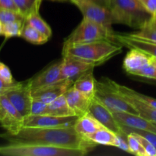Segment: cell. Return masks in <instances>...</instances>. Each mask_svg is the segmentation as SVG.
Masks as SVG:
<instances>
[{"label":"cell","instance_id":"cell-22","mask_svg":"<svg viewBox=\"0 0 156 156\" xmlns=\"http://www.w3.org/2000/svg\"><path fill=\"white\" fill-rule=\"evenodd\" d=\"M117 134L108 128L103 126L98 129L95 133L88 136L87 138L97 145L114 146Z\"/></svg>","mask_w":156,"mask_h":156},{"label":"cell","instance_id":"cell-11","mask_svg":"<svg viewBox=\"0 0 156 156\" xmlns=\"http://www.w3.org/2000/svg\"><path fill=\"white\" fill-rule=\"evenodd\" d=\"M88 113L91 114L102 126L113 131L117 135H127L123 131L121 125L115 119L112 111L94 98L90 104Z\"/></svg>","mask_w":156,"mask_h":156},{"label":"cell","instance_id":"cell-2","mask_svg":"<svg viewBox=\"0 0 156 156\" xmlns=\"http://www.w3.org/2000/svg\"><path fill=\"white\" fill-rule=\"evenodd\" d=\"M123 46L111 41H97L85 44L63 46L62 54L91 64L94 67L120 54Z\"/></svg>","mask_w":156,"mask_h":156},{"label":"cell","instance_id":"cell-32","mask_svg":"<svg viewBox=\"0 0 156 156\" xmlns=\"http://www.w3.org/2000/svg\"><path fill=\"white\" fill-rule=\"evenodd\" d=\"M122 128H123V131H124L126 134L129 133L130 132H134L136 133L140 134L142 136H143L144 138H146V140H149L151 143H152V144L156 147V133H152L147 130H143V129H134V128L128 127V126H122Z\"/></svg>","mask_w":156,"mask_h":156},{"label":"cell","instance_id":"cell-4","mask_svg":"<svg viewBox=\"0 0 156 156\" xmlns=\"http://www.w3.org/2000/svg\"><path fill=\"white\" fill-rule=\"evenodd\" d=\"M114 24L140 29L151 16L139 0H112L111 5Z\"/></svg>","mask_w":156,"mask_h":156},{"label":"cell","instance_id":"cell-29","mask_svg":"<svg viewBox=\"0 0 156 156\" xmlns=\"http://www.w3.org/2000/svg\"><path fill=\"white\" fill-rule=\"evenodd\" d=\"M24 24H25V20L16 21L2 24V35L4 36L6 39L13 37H21Z\"/></svg>","mask_w":156,"mask_h":156},{"label":"cell","instance_id":"cell-5","mask_svg":"<svg viewBox=\"0 0 156 156\" xmlns=\"http://www.w3.org/2000/svg\"><path fill=\"white\" fill-rule=\"evenodd\" d=\"M94 98L109 108L112 112H125L139 114L138 111L129 103L116 87L115 82L108 78L96 81Z\"/></svg>","mask_w":156,"mask_h":156},{"label":"cell","instance_id":"cell-8","mask_svg":"<svg viewBox=\"0 0 156 156\" xmlns=\"http://www.w3.org/2000/svg\"><path fill=\"white\" fill-rule=\"evenodd\" d=\"M24 118L6 95L0 93V124L11 135L18 133L24 126Z\"/></svg>","mask_w":156,"mask_h":156},{"label":"cell","instance_id":"cell-9","mask_svg":"<svg viewBox=\"0 0 156 156\" xmlns=\"http://www.w3.org/2000/svg\"><path fill=\"white\" fill-rule=\"evenodd\" d=\"M76 5L83 15V18L101 24L104 27L112 28L114 24L112 13L108 8L86 0H69Z\"/></svg>","mask_w":156,"mask_h":156},{"label":"cell","instance_id":"cell-27","mask_svg":"<svg viewBox=\"0 0 156 156\" xmlns=\"http://www.w3.org/2000/svg\"><path fill=\"white\" fill-rule=\"evenodd\" d=\"M115 85L117 89L120 92L123 93V94H126V95H129L130 97L134 98L140 101L143 103L147 105L148 106L152 107V108H155L156 109V99L154 98L149 97V96L145 95V94H141V93L137 92V91H134V90L131 89V88H128V87L124 86V85H119L117 82H115Z\"/></svg>","mask_w":156,"mask_h":156},{"label":"cell","instance_id":"cell-33","mask_svg":"<svg viewBox=\"0 0 156 156\" xmlns=\"http://www.w3.org/2000/svg\"><path fill=\"white\" fill-rule=\"evenodd\" d=\"M130 133H132L136 137V139L139 140V142L141 143L142 146L144 148L145 151H146L147 156H156V147L152 144V143H151L149 140H147L146 138L142 136L140 134L136 133L134 132Z\"/></svg>","mask_w":156,"mask_h":156},{"label":"cell","instance_id":"cell-35","mask_svg":"<svg viewBox=\"0 0 156 156\" xmlns=\"http://www.w3.org/2000/svg\"><path fill=\"white\" fill-rule=\"evenodd\" d=\"M0 78L4 81L5 83L7 84H12L15 83V81L14 80L13 76H12L11 70L7 66L5 63L2 62L0 61Z\"/></svg>","mask_w":156,"mask_h":156},{"label":"cell","instance_id":"cell-41","mask_svg":"<svg viewBox=\"0 0 156 156\" xmlns=\"http://www.w3.org/2000/svg\"><path fill=\"white\" fill-rule=\"evenodd\" d=\"M2 23L0 22V36L2 35Z\"/></svg>","mask_w":156,"mask_h":156},{"label":"cell","instance_id":"cell-13","mask_svg":"<svg viewBox=\"0 0 156 156\" xmlns=\"http://www.w3.org/2000/svg\"><path fill=\"white\" fill-rule=\"evenodd\" d=\"M64 80L62 77V59L52 64L32 79H29L32 90L57 83Z\"/></svg>","mask_w":156,"mask_h":156},{"label":"cell","instance_id":"cell-37","mask_svg":"<svg viewBox=\"0 0 156 156\" xmlns=\"http://www.w3.org/2000/svg\"><path fill=\"white\" fill-rule=\"evenodd\" d=\"M139 2L151 15L156 12V0H139Z\"/></svg>","mask_w":156,"mask_h":156},{"label":"cell","instance_id":"cell-45","mask_svg":"<svg viewBox=\"0 0 156 156\" xmlns=\"http://www.w3.org/2000/svg\"><path fill=\"white\" fill-rule=\"evenodd\" d=\"M152 123H153V122H152ZM154 123V125H155V126H156V123Z\"/></svg>","mask_w":156,"mask_h":156},{"label":"cell","instance_id":"cell-7","mask_svg":"<svg viewBox=\"0 0 156 156\" xmlns=\"http://www.w3.org/2000/svg\"><path fill=\"white\" fill-rule=\"evenodd\" d=\"M3 94H5L24 118L30 115L33 98L28 80L24 82H17Z\"/></svg>","mask_w":156,"mask_h":156},{"label":"cell","instance_id":"cell-19","mask_svg":"<svg viewBox=\"0 0 156 156\" xmlns=\"http://www.w3.org/2000/svg\"><path fill=\"white\" fill-rule=\"evenodd\" d=\"M73 86L88 99L92 100L96 90V80L93 75V69L87 72L76 79Z\"/></svg>","mask_w":156,"mask_h":156},{"label":"cell","instance_id":"cell-28","mask_svg":"<svg viewBox=\"0 0 156 156\" xmlns=\"http://www.w3.org/2000/svg\"><path fill=\"white\" fill-rule=\"evenodd\" d=\"M43 0H14L18 11L27 18L34 12H39Z\"/></svg>","mask_w":156,"mask_h":156},{"label":"cell","instance_id":"cell-43","mask_svg":"<svg viewBox=\"0 0 156 156\" xmlns=\"http://www.w3.org/2000/svg\"><path fill=\"white\" fill-rule=\"evenodd\" d=\"M152 18H155V19H156V12H155V14H154V15H152Z\"/></svg>","mask_w":156,"mask_h":156},{"label":"cell","instance_id":"cell-26","mask_svg":"<svg viewBox=\"0 0 156 156\" xmlns=\"http://www.w3.org/2000/svg\"><path fill=\"white\" fill-rule=\"evenodd\" d=\"M25 22L27 24H30L31 27H33L34 28L37 29V30H39L40 32H41L42 34H44L45 36H47V37L50 38L52 35V30L50 28V27L49 26V24L43 19L42 18L40 15L39 12H34V13L30 14L26 18Z\"/></svg>","mask_w":156,"mask_h":156},{"label":"cell","instance_id":"cell-1","mask_svg":"<svg viewBox=\"0 0 156 156\" xmlns=\"http://www.w3.org/2000/svg\"><path fill=\"white\" fill-rule=\"evenodd\" d=\"M0 137L9 143H31L67 149H78L89 152L97 144L78 133L74 126L66 127H27L23 126L15 135L7 132Z\"/></svg>","mask_w":156,"mask_h":156},{"label":"cell","instance_id":"cell-14","mask_svg":"<svg viewBox=\"0 0 156 156\" xmlns=\"http://www.w3.org/2000/svg\"><path fill=\"white\" fill-rule=\"evenodd\" d=\"M73 85V82L68 80L60 81L53 85L32 90V98L48 105L65 94L66 91Z\"/></svg>","mask_w":156,"mask_h":156},{"label":"cell","instance_id":"cell-34","mask_svg":"<svg viewBox=\"0 0 156 156\" xmlns=\"http://www.w3.org/2000/svg\"><path fill=\"white\" fill-rule=\"evenodd\" d=\"M47 104L41 101L33 99L30 115H46L47 112Z\"/></svg>","mask_w":156,"mask_h":156},{"label":"cell","instance_id":"cell-39","mask_svg":"<svg viewBox=\"0 0 156 156\" xmlns=\"http://www.w3.org/2000/svg\"><path fill=\"white\" fill-rule=\"evenodd\" d=\"M86 1L91 2H94L95 4L99 5H101L103 7L108 8V9H111V1L112 0H86Z\"/></svg>","mask_w":156,"mask_h":156},{"label":"cell","instance_id":"cell-6","mask_svg":"<svg viewBox=\"0 0 156 156\" xmlns=\"http://www.w3.org/2000/svg\"><path fill=\"white\" fill-rule=\"evenodd\" d=\"M115 32L112 28L104 27L101 24L83 18L77 27L67 37L63 46L85 44L97 41H115Z\"/></svg>","mask_w":156,"mask_h":156},{"label":"cell","instance_id":"cell-12","mask_svg":"<svg viewBox=\"0 0 156 156\" xmlns=\"http://www.w3.org/2000/svg\"><path fill=\"white\" fill-rule=\"evenodd\" d=\"M94 66L88 62L73 58L69 56H63L62 59V77L64 80H68L74 83L76 79Z\"/></svg>","mask_w":156,"mask_h":156},{"label":"cell","instance_id":"cell-25","mask_svg":"<svg viewBox=\"0 0 156 156\" xmlns=\"http://www.w3.org/2000/svg\"><path fill=\"white\" fill-rule=\"evenodd\" d=\"M21 37L24 38L25 41H27V42L36 44V45L45 44L50 39L47 36H45L44 34L40 32L37 29L34 28L33 27H31L30 24H27L26 22L23 27Z\"/></svg>","mask_w":156,"mask_h":156},{"label":"cell","instance_id":"cell-42","mask_svg":"<svg viewBox=\"0 0 156 156\" xmlns=\"http://www.w3.org/2000/svg\"><path fill=\"white\" fill-rule=\"evenodd\" d=\"M152 61H153L154 64H155V67H156V58L152 57Z\"/></svg>","mask_w":156,"mask_h":156},{"label":"cell","instance_id":"cell-18","mask_svg":"<svg viewBox=\"0 0 156 156\" xmlns=\"http://www.w3.org/2000/svg\"><path fill=\"white\" fill-rule=\"evenodd\" d=\"M64 95L74 115L82 117L84 114L88 113V108L91 100L83 95L74 87H70L66 91Z\"/></svg>","mask_w":156,"mask_h":156},{"label":"cell","instance_id":"cell-44","mask_svg":"<svg viewBox=\"0 0 156 156\" xmlns=\"http://www.w3.org/2000/svg\"><path fill=\"white\" fill-rule=\"evenodd\" d=\"M53 1H66V0H53Z\"/></svg>","mask_w":156,"mask_h":156},{"label":"cell","instance_id":"cell-20","mask_svg":"<svg viewBox=\"0 0 156 156\" xmlns=\"http://www.w3.org/2000/svg\"><path fill=\"white\" fill-rule=\"evenodd\" d=\"M103 126L91 114L87 113L79 117L74 127L78 133L84 137H88Z\"/></svg>","mask_w":156,"mask_h":156},{"label":"cell","instance_id":"cell-10","mask_svg":"<svg viewBox=\"0 0 156 156\" xmlns=\"http://www.w3.org/2000/svg\"><path fill=\"white\" fill-rule=\"evenodd\" d=\"M79 117H57L53 115H29L24 120V126L27 127H66L75 126Z\"/></svg>","mask_w":156,"mask_h":156},{"label":"cell","instance_id":"cell-36","mask_svg":"<svg viewBox=\"0 0 156 156\" xmlns=\"http://www.w3.org/2000/svg\"><path fill=\"white\" fill-rule=\"evenodd\" d=\"M114 146L119 148L124 152L130 153L129 144L127 142V135H117V134Z\"/></svg>","mask_w":156,"mask_h":156},{"label":"cell","instance_id":"cell-30","mask_svg":"<svg viewBox=\"0 0 156 156\" xmlns=\"http://www.w3.org/2000/svg\"><path fill=\"white\" fill-rule=\"evenodd\" d=\"M26 18L19 12L6 9H0V22L2 24L16 21H24Z\"/></svg>","mask_w":156,"mask_h":156},{"label":"cell","instance_id":"cell-40","mask_svg":"<svg viewBox=\"0 0 156 156\" xmlns=\"http://www.w3.org/2000/svg\"><path fill=\"white\" fill-rule=\"evenodd\" d=\"M16 83L17 82H15V83L12 84V85H10V84H7L5 83V82L1 78H0V93L5 92L6 90H8L9 88H11V87H12L13 85H15Z\"/></svg>","mask_w":156,"mask_h":156},{"label":"cell","instance_id":"cell-24","mask_svg":"<svg viewBox=\"0 0 156 156\" xmlns=\"http://www.w3.org/2000/svg\"><path fill=\"white\" fill-rule=\"evenodd\" d=\"M123 94V93H122ZM127 99L128 101L138 111L139 115L141 117H144L146 120H149L151 122L156 123V109L155 108H152V107L148 106L146 104L143 103L140 101L137 100V99L134 98L130 97L126 94H123Z\"/></svg>","mask_w":156,"mask_h":156},{"label":"cell","instance_id":"cell-15","mask_svg":"<svg viewBox=\"0 0 156 156\" xmlns=\"http://www.w3.org/2000/svg\"><path fill=\"white\" fill-rule=\"evenodd\" d=\"M152 62V57L140 50L130 49L123 59V68L128 74L138 76L139 73Z\"/></svg>","mask_w":156,"mask_h":156},{"label":"cell","instance_id":"cell-38","mask_svg":"<svg viewBox=\"0 0 156 156\" xmlns=\"http://www.w3.org/2000/svg\"><path fill=\"white\" fill-rule=\"evenodd\" d=\"M0 9L19 12L14 0H0Z\"/></svg>","mask_w":156,"mask_h":156},{"label":"cell","instance_id":"cell-23","mask_svg":"<svg viewBox=\"0 0 156 156\" xmlns=\"http://www.w3.org/2000/svg\"><path fill=\"white\" fill-rule=\"evenodd\" d=\"M129 34L140 39L156 43V19L151 15L150 18L140 27L139 31Z\"/></svg>","mask_w":156,"mask_h":156},{"label":"cell","instance_id":"cell-3","mask_svg":"<svg viewBox=\"0 0 156 156\" xmlns=\"http://www.w3.org/2000/svg\"><path fill=\"white\" fill-rule=\"evenodd\" d=\"M88 152L31 143H9L0 146V155L6 156H84Z\"/></svg>","mask_w":156,"mask_h":156},{"label":"cell","instance_id":"cell-31","mask_svg":"<svg viewBox=\"0 0 156 156\" xmlns=\"http://www.w3.org/2000/svg\"><path fill=\"white\" fill-rule=\"evenodd\" d=\"M127 142L129 144L130 154L138 156H147L144 148L142 146L141 143L132 133H127Z\"/></svg>","mask_w":156,"mask_h":156},{"label":"cell","instance_id":"cell-21","mask_svg":"<svg viewBox=\"0 0 156 156\" xmlns=\"http://www.w3.org/2000/svg\"><path fill=\"white\" fill-rule=\"evenodd\" d=\"M47 115L57 116V117H69L74 115L69 106L64 94L61 95L56 100L47 105Z\"/></svg>","mask_w":156,"mask_h":156},{"label":"cell","instance_id":"cell-16","mask_svg":"<svg viewBox=\"0 0 156 156\" xmlns=\"http://www.w3.org/2000/svg\"><path fill=\"white\" fill-rule=\"evenodd\" d=\"M116 42L127 48L140 50L152 57L156 58V43L135 37L129 34L115 33Z\"/></svg>","mask_w":156,"mask_h":156},{"label":"cell","instance_id":"cell-17","mask_svg":"<svg viewBox=\"0 0 156 156\" xmlns=\"http://www.w3.org/2000/svg\"><path fill=\"white\" fill-rule=\"evenodd\" d=\"M113 114L117 122L122 126L150 131L156 133V126L154 123L139 114L125 112H113Z\"/></svg>","mask_w":156,"mask_h":156}]
</instances>
